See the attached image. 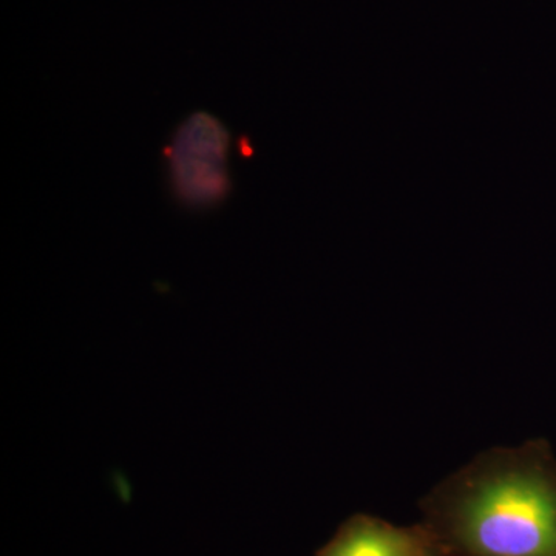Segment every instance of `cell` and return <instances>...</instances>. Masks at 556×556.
<instances>
[{"label":"cell","mask_w":556,"mask_h":556,"mask_svg":"<svg viewBox=\"0 0 556 556\" xmlns=\"http://www.w3.org/2000/svg\"><path fill=\"white\" fill-rule=\"evenodd\" d=\"M445 556H556V459L533 439L493 447L419 501Z\"/></svg>","instance_id":"6da1fadb"},{"label":"cell","mask_w":556,"mask_h":556,"mask_svg":"<svg viewBox=\"0 0 556 556\" xmlns=\"http://www.w3.org/2000/svg\"><path fill=\"white\" fill-rule=\"evenodd\" d=\"M228 131L208 115L182 124L169 148L174 188L186 203L208 206L225 199L229 189Z\"/></svg>","instance_id":"7a4b0ae2"},{"label":"cell","mask_w":556,"mask_h":556,"mask_svg":"<svg viewBox=\"0 0 556 556\" xmlns=\"http://www.w3.org/2000/svg\"><path fill=\"white\" fill-rule=\"evenodd\" d=\"M314 556H445L422 522L397 526L369 514L346 518Z\"/></svg>","instance_id":"3957f363"}]
</instances>
